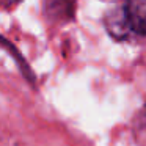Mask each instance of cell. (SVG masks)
Listing matches in <instances>:
<instances>
[{
    "instance_id": "obj_2",
    "label": "cell",
    "mask_w": 146,
    "mask_h": 146,
    "mask_svg": "<svg viewBox=\"0 0 146 146\" xmlns=\"http://www.w3.org/2000/svg\"><path fill=\"white\" fill-rule=\"evenodd\" d=\"M129 25L132 29L133 36H145V24H146V0H126L124 2Z\"/></svg>"
},
{
    "instance_id": "obj_3",
    "label": "cell",
    "mask_w": 146,
    "mask_h": 146,
    "mask_svg": "<svg viewBox=\"0 0 146 146\" xmlns=\"http://www.w3.org/2000/svg\"><path fill=\"white\" fill-rule=\"evenodd\" d=\"M72 10V0H44V13L52 21L71 19Z\"/></svg>"
},
{
    "instance_id": "obj_1",
    "label": "cell",
    "mask_w": 146,
    "mask_h": 146,
    "mask_svg": "<svg viewBox=\"0 0 146 146\" xmlns=\"http://www.w3.org/2000/svg\"><path fill=\"white\" fill-rule=\"evenodd\" d=\"M104 27L108 35L116 41H127L133 36L123 3L115 5V7L107 10L104 16Z\"/></svg>"
}]
</instances>
